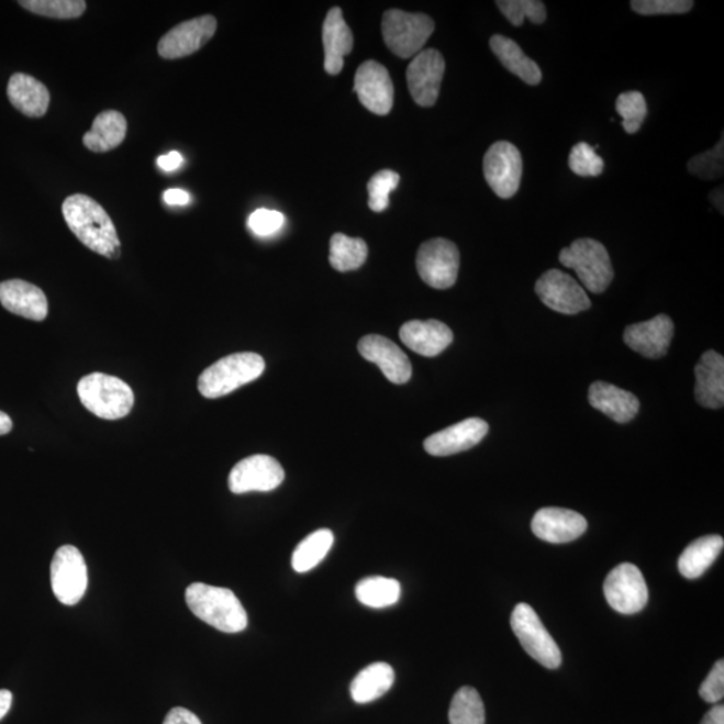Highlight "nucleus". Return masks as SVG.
Returning <instances> with one entry per match:
<instances>
[{
	"mask_svg": "<svg viewBox=\"0 0 724 724\" xmlns=\"http://www.w3.org/2000/svg\"><path fill=\"white\" fill-rule=\"evenodd\" d=\"M322 42L325 48V70L327 75L337 76L344 68V58L353 48V34L339 8L327 12L322 27Z\"/></svg>",
	"mask_w": 724,
	"mask_h": 724,
	"instance_id": "b1692460",
	"label": "nucleus"
},
{
	"mask_svg": "<svg viewBox=\"0 0 724 724\" xmlns=\"http://www.w3.org/2000/svg\"><path fill=\"white\" fill-rule=\"evenodd\" d=\"M535 293L547 308L563 314H578L592 307L586 289L569 274L556 269L543 274L535 283Z\"/></svg>",
	"mask_w": 724,
	"mask_h": 724,
	"instance_id": "f8f14e48",
	"label": "nucleus"
},
{
	"mask_svg": "<svg viewBox=\"0 0 724 724\" xmlns=\"http://www.w3.org/2000/svg\"><path fill=\"white\" fill-rule=\"evenodd\" d=\"M399 334L406 348L424 357L441 355L454 339L452 328L436 320L406 322Z\"/></svg>",
	"mask_w": 724,
	"mask_h": 724,
	"instance_id": "4be33fe9",
	"label": "nucleus"
},
{
	"mask_svg": "<svg viewBox=\"0 0 724 724\" xmlns=\"http://www.w3.org/2000/svg\"><path fill=\"white\" fill-rule=\"evenodd\" d=\"M687 169L702 180L721 179L724 172V142L723 136L713 149L692 157Z\"/></svg>",
	"mask_w": 724,
	"mask_h": 724,
	"instance_id": "4c0bfd02",
	"label": "nucleus"
},
{
	"mask_svg": "<svg viewBox=\"0 0 724 724\" xmlns=\"http://www.w3.org/2000/svg\"><path fill=\"white\" fill-rule=\"evenodd\" d=\"M400 582L393 578L368 577L356 586V598L363 605L381 610L397 604L400 599Z\"/></svg>",
	"mask_w": 724,
	"mask_h": 724,
	"instance_id": "7c9ffc66",
	"label": "nucleus"
},
{
	"mask_svg": "<svg viewBox=\"0 0 724 724\" xmlns=\"http://www.w3.org/2000/svg\"><path fill=\"white\" fill-rule=\"evenodd\" d=\"M599 147H590L587 143H578L570 151L569 168L581 178H598L604 172V160L595 154Z\"/></svg>",
	"mask_w": 724,
	"mask_h": 724,
	"instance_id": "58836bf2",
	"label": "nucleus"
},
{
	"mask_svg": "<svg viewBox=\"0 0 724 724\" xmlns=\"http://www.w3.org/2000/svg\"><path fill=\"white\" fill-rule=\"evenodd\" d=\"M358 100L369 112L387 115L392 111L394 88L385 66L370 59L356 71L355 87Z\"/></svg>",
	"mask_w": 724,
	"mask_h": 724,
	"instance_id": "dca6fc26",
	"label": "nucleus"
},
{
	"mask_svg": "<svg viewBox=\"0 0 724 724\" xmlns=\"http://www.w3.org/2000/svg\"><path fill=\"white\" fill-rule=\"evenodd\" d=\"M0 303L23 319L44 321L47 318L48 303L44 291L21 279L0 282Z\"/></svg>",
	"mask_w": 724,
	"mask_h": 724,
	"instance_id": "412c9836",
	"label": "nucleus"
},
{
	"mask_svg": "<svg viewBox=\"0 0 724 724\" xmlns=\"http://www.w3.org/2000/svg\"><path fill=\"white\" fill-rule=\"evenodd\" d=\"M695 399L710 410H720L724 404V358L720 353H703L695 367Z\"/></svg>",
	"mask_w": 724,
	"mask_h": 724,
	"instance_id": "393cba45",
	"label": "nucleus"
},
{
	"mask_svg": "<svg viewBox=\"0 0 724 724\" xmlns=\"http://www.w3.org/2000/svg\"><path fill=\"white\" fill-rule=\"evenodd\" d=\"M701 724H724L723 704H717L704 715Z\"/></svg>",
	"mask_w": 724,
	"mask_h": 724,
	"instance_id": "de8ad7c7",
	"label": "nucleus"
},
{
	"mask_svg": "<svg viewBox=\"0 0 724 724\" xmlns=\"http://www.w3.org/2000/svg\"><path fill=\"white\" fill-rule=\"evenodd\" d=\"M673 333L672 320L666 314H660L653 320L626 327L624 343L638 355L656 360L667 355Z\"/></svg>",
	"mask_w": 724,
	"mask_h": 724,
	"instance_id": "6ab92c4d",
	"label": "nucleus"
},
{
	"mask_svg": "<svg viewBox=\"0 0 724 724\" xmlns=\"http://www.w3.org/2000/svg\"><path fill=\"white\" fill-rule=\"evenodd\" d=\"M489 424L479 417L466 419L464 422L436 432L424 441V449L432 456H449L467 452L484 439Z\"/></svg>",
	"mask_w": 724,
	"mask_h": 724,
	"instance_id": "aec40b11",
	"label": "nucleus"
},
{
	"mask_svg": "<svg viewBox=\"0 0 724 724\" xmlns=\"http://www.w3.org/2000/svg\"><path fill=\"white\" fill-rule=\"evenodd\" d=\"M589 403L595 410L620 424L630 423L641 410V401L634 393L610 385V382L595 381L589 388Z\"/></svg>",
	"mask_w": 724,
	"mask_h": 724,
	"instance_id": "5701e85b",
	"label": "nucleus"
},
{
	"mask_svg": "<svg viewBox=\"0 0 724 724\" xmlns=\"http://www.w3.org/2000/svg\"><path fill=\"white\" fill-rule=\"evenodd\" d=\"M703 701L708 703H717L721 702L724 697V661L720 660L715 662L713 669L709 673V677L705 678L699 690Z\"/></svg>",
	"mask_w": 724,
	"mask_h": 724,
	"instance_id": "37998d69",
	"label": "nucleus"
},
{
	"mask_svg": "<svg viewBox=\"0 0 724 724\" xmlns=\"http://www.w3.org/2000/svg\"><path fill=\"white\" fill-rule=\"evenodd\" d=\"M53 593L64 605H76L88 589V566L76 546L59 547L51 568Z\"/></svg>",
	"mask_w": 724,
	"mask_h": 724,
	"instance_id": "1a4fd4ad",
	"label": "nucleus"
},
{
	"mask_svg": "<svg viewBox=\"0 0 724 724\" xmlns=\"http://www.w3.org/2000/svg\"><path fill=\"white\" fill-rule=\"evenodd\" d=\"M126 119L118 111L102 112L93 121L91 130L85 133L83 145L96 154L118 148L126 137Z\"/></svg>",
	"mask_w": 724,
	"mask_h": 724,
	"instance_id": "cd10ccee",
	"label": "nucleus"
},
{
	"mask_svg": "<svg viewBox=\"0 0 724 724\" xmlns=\"http://www.w3.org/2000/svg\"><path fill=\"white\" fill-rule=\"evenodd\" d=\"M490 47L504 68L520 77L523 82L535 87L543 81V71L537 63L528 58L515 41L503 35H492Z\"/></svg>",
	"mask_w": 724,
	"mask_h": 724,
	"instance_id": "bb28decb",
	"label": "nucleus"
},
{
	"mask_svg": "<svg viewBox=\"0 0 724 724\" xmlns=\"http://www.w3.org/2000/svg\"><path fill=\"white\" fill-rule=\"evenodd\" d=\"M588 522L573 510L545 508L535 513L532 531L549 544H568L587 532Z\"/></svg>",
	"mask_w": 724,
	"mask_h": 724,
	"instance_id": "a211bd4d",
	"label": "nucleus"
},
{
	"mask_svg": "<svg viewBox=\"0 0 724 724\" xmlns=\"http://www.w3.org/2000/svg\"><path fill=\"white\" fill-rule=\"evenodd\" d=\"M709 199L715 205V209L723 214V187L716 188L715 191L711 192Z\"/></svg>",
	"mask_w": 724,
	"mask_h": 724,
	"instance_id": "8fccbe9b",
	"label": "nucleus"
},
{
	"mask_svg": "<svg viewBox=\"0 0 724 724\" xmlns=\"http://www.w3.org/2000/svg\"><path fill=\"white\" fill-rule=\"evenodd\" d=\"M285 479V471L277 459L269 455H253L243 459L230 472L229 487L234 494L276 490Z\"/></svg>",
	"mask_w": 724,
	"mask_h": 724,
	"instance_id": "4468645a",
	"label": "nucleus"
},
{
	"mask_svg": "<svg viewBox=\"0 0 724 724\" xmlns=\"http://www.w3.org/2000/svg\"><path fill=\"white\" fill-rule=\"evenodd\" d=\"M11 430H12V420L10 419L8 413L0 411V436L8 435Z\"/></svg>",
	"mask_w": 724,
	"mask_h": 724,
	"instance_id": "3c124183",
	"label": "nucleus"
},
{
	"mask_svg": "<svg viewBox=\"0 0 724 724\" xmlns=\"http://www.w3.org/2000/svg\"><path fill=\"white\" fill-rule=\"evenodd\" d=\"M604 594L614 611L634 614L644 610L648 602V588L637 566H616L604 582Z\"/></svg>",
	"mask_w": 724,
	"mask_h": 724,
	"instance_id": "9b49d317",
	"label": "nucleus"
},
{
	"mask_svg": "<svg viewBox=\"0 0 724 724\" xmlns=\"http://www.w3.org/2000/svg\"><path fill=\"white\" fill-rule=\"evenodd\" d=\"M12 704V693L9 690H0V721L8 715Z\"/></svg>",
	"mask_w": 724,
	"mask_h": 724,
	"instance_id": "09e8293b",
	"label": "nucleus"
},
{
	"mask_svg": "<svg viewBox=\"0 0 724 724\" xmlns=\"http://www.w3.org/2000/svg\"><path fill=\"white\" fill-rule=\"evenodd\" d=\"M20 4L34 14L56 20L80 18L87 10V2L83 0H21Z\"/></svg>",
	"mask_w": 724,
	"mask_h": 724,
	"instance_id": "c9c22d12",
	"label": "nucleus"
},
{
	"mask_svg": "<svg viewBox=\"0 0 724 724\" xmlns=\"http://www.w3.org/2000/svg\"><path fill=\"white\" fill-rule=\"evenodd\" d=\"M264 357L257 353H235L221 358L199 377V392L207 399H218L257 380L265 372Z\"/></svg>",
	"mask_w": 724,
	"mask_h": 724,
	"instance_id": "7ed1b4c3",
	"label": "nucleus"
},
{
	"mask_svg": "<svg viewBox=\"0 0 724 724\" xmlns=\"http://www.w3.org/2000/svg\"><path fill=\"white\" fill-rule=\"evenodd\" d=\"M616 112L623 119V127L628 135H635L647 118L648 108L641 91H625L617 97Z\"/></svg>",
	"mask_w": 724,
	"mask_h": 724,
	"instance_id": "f704fd0d",
	"label": "nucleus"
},
{
	"mask_svg": "<svg viewBox=\"0 0 724 724\" xmlns=\"http://www.w3.org/2000/svg\"><path fill=\"white\" fill-rule=\"evenodd\" d=\"M368 258V246L360 238H350L344 234H334L331 240L328 261L333 269L341 272L360 269Z\"/></svg>",
	"mask_w": 724,
	"mask_h": 724,
	"instance_id": "473e14b6",
	"label": "nucleus"
},
{
	"mask_svg": "<svg viewBox=\"0 0 724 724\" xmlns=\"http://www.w3.org/2000/svg\"><path fill=\"white\" fill-rule=\"evenodd\" d=\"M285 224L281 212L260 209L248 218V227L258 236H270L278 233Z\"/></svg>",
	"mask_w": 724,
	"mask_h": 724,
	"instance_id": "79ce46f5",
	"label": "nucleus"
},
{
	"mask_svg": "<svg viewBox=\"0 0 724 724\" xmlns=\"http://www.w3.org/2000/svg\"><path fill=\"white\" fill-rule=\"evenodd\" d=\"M218 22L212 15L182 22L163 36L157 51L163 58L179 59L191 56L215 35Z\"/></svg>",
	"mask_w": 724,
	"mask_h": 724,
	"instance_id": "2eb2a0df",
	"label": "nucleus"
},
{
	"mask_svg": "<svg viewBox=\"0 0 724 724\" xmlns=\"http://www.w3.org/2000/svg\"><path fill=\"white\" fill-rule=\"evenodd\" d=\"M399 182V174L391 169H382L374 175L368 182L369 209L375 212L386 211L389 207V193L397 190Z\"/></svg>",
	"mask_w": 724,
	"mask_h": 724,
	"instance_id": "ea45409f",
	"label": "nucleus"
},
{
	"mask_svg": "<svg viewBox=\"0 0 724 724\" xmlns=\"http://www.w3.org/2000/svg\"><path fill=\"white\" fill-rule=\"evenodd\" d=\"M190 193L180 190V188H170V190L164 192V202L169 205H186L190 203Z\"/></svg>",
	"mask_w": 724,
	"mask_h": 724,
	"instance_id": "a18cd8bd",
	"label": "nucleus"
},
{
	"mask_svg": "<svg viewBox=\"0 0 724 724\" xmlns=\"http://www.w3.org/2000/svg\"><path fill=\"white\" fill-rule=\"evenodd\" d=\"M157 164H159L161 169L170 172V170L178 169L181 166L182 156L179 152H169L168 155L160 156L159 159H157Z\"/></svg>",
	"mask_w": 724,
	"mask_h": 724,
	"instance_id": "49530a36",
	"label": "nucleus"
},
{
	"mask_svg": "<svg viewBox=\"0 0 724 724\" xmlns=\"http://www.w3.org/2000/svg\"><path fill=\"white\" fill-rule=\"evenodd\" d=\"M446 63L435 48H425L413 57L406 69V82L419 107H434L439 99Z\"/></svg>",
	"mask_w": 724,
	"mask_h": 724,
	"instance_id": "ddd939ff",
	"label": "nucleus"
},
{
	"mask_svg": "<svg viewBox=\"0 0 724 724\" xmlns=\"http://www.w3.org/2000/svg\"><path fill=\"white\" fill-rule=\"evenodd\" d=\"M333 543L334 535L328 528H321V531L308 535L293 553V558H291L293 569L298 573H307V571L314 569L315 566L324 561L327 553L332 549Z\"/></svg>",
	"mask_w": 724,
	"mask_h": 724,
	"instance_id": "2f4dec72",
	"label": "nucleus"
},
{
	"mask_svg": "<svg viewBox=\"0 0 724 724\" xmlns=\"http://www.w3.org/2000/svg\"><path fill=\"white\" fill-rule=\"evenodd\" d=\"M381 29L389 51L394 56L408 59L423 51L430 36L435 32V22L425 14L388 10L382 16Z\"/></svg>",
	"mask_w": 724,
	"mask_h": 724,
	"instance_id": "423d86ee",
	"label": "nucleus"
},
{
	"mask_svg": "<svg viewBox=\"0 0 724 724\" xmlns=\"http://www.w3.org/2000/svg\"><path fill=\"white\" fill-rule=\"evenodd\" d=\"M8 96L11 105L27 118H42L51 105V93L45 85L23 73L10 78Z\"/></svg>",
	"mask_w": 724,
	"mask_h": 724,
	"instance_id": "a878e982",
	"label": "nucleus"
},
{
	"mask_svg": "<svg viewBox=\"0 0 724 724\" xmlns=\"http://www.w3.org/2000/svg\"><path fill=\"white\" fill-rule=\"evenodd\" d=\"M63 212L73 234L85 246L109 259H119L121 245L113 221L100 203L87 194H71L65 200Z\"/></svg>",
	"mask_w": 724,
	"mask_h": 724,
	"instance_id": "f257e3e1",
	"label": "nucleus"
},
{
	"mask_svg": "<svg viewBox=\"0 0 724 724\" xmlns=\"http://www.w3.org/2000/svg\"><path fill=\"white\" fill-rule=\"evenodd\" d=\"M724 546L721 535H704L686 547L679 558L680 575L695 580L708 571L711 565L720 557Z\"/></svg>",
	"mask_w": 724,
	"mask_h": 724,
	"instance_id": "c85d7f7f",
	"label": "nucleus"
},
{
	"mask_svg": "<svg viewBox=\"0 0 724 724\" xmlns=\"http://www.w3.org/2000/svg\"><path fill=\"white\" fill-rule=\"evenodd\" d=\"M186 601L194 616L224 634L247 628V613L233 590L194 582L186 590Z\"/></svg>",
	"mask_w": 724,
	"mask_h": 724,
	"instance_id": "f03ea898",
	"label": "nucleus"
},
{
	"mask_svg": "<svg viewBox=\"0 0 724 724\" xmlns=\"http://www.w3.org/2000/svg\"><path fill=\"white\" fill-rule=\"evenodd\" d=\"M163 724H202L192 711L185 708H175L169 711Z\"/></svg>",
	"mask_w": 724,
	"mask_h": 724,
	"instance_id": "c03bdc74",
	"label": "nucleus"
},
{
	"mask_svg": "<svg viewBox=\"0 0 724 724\" xmlns=\"http://www.w3.org/2000/svg\"><path fill=\"white\" fill-rule=\"evenodd\" d=\"M692 0H634L631 8L645 16L686 14L693 8Z\"/></svg>",
	"mask_w": 724,
	"mask_h": 724,
	"instance_id": "a19ab883",
	"label": "nucleus"
},
{
	"mask_svg": "<svg viewBox=\"0 0 724 724\" xmlns=\"http://www.w3.org/2000/svg\"><path fill=\"white\" fill-rule=\"evenodd\" d=\"M394 683L393 668L387 662H374L357 677L350 684V695L353 701L358 704H367L386 695L392 689Z\"/></svg>",
	"mask_w": 724,
	"mask_h": 724,
	"instance_id": "c756f323",
	"label": "nucleus"
},
{
	"mask_svg": "<svg viewBox=\"0 0 724 724\" xmlns=\"http://www.w3.org/2000/svg\"><path fill=\"white\" fill-rule=\"evenodd\" d=\"M497 5L515 27L522 26L526 18L534 24L546 21V8L541 0H498Z\"/></svg>",
	"mask_w": 724,
	"mask_h": 724,
	"instance_id": "e433bc0d",
	"label": "nucleus"
},
{
	"mask_svg": "<svg viewBox=\"0 0 724 724\" xmlns=\"http://www.w3.org/2000/svg\"><path fill=\"white\" fill-rule=\"evenodd\" d=\"M460 254L452 241L436 238L424 242L416 257L419 276L431 288L446 290L458 279Z\"/></svg>",
	"mask_w": 724,
	"mask_h": 724,
	"instance_id": "6e6552de",
	"label": "nucleus"
},
{
	"mask_svg": "<svg viewBox=\"0 0 724 724\" xmlns=\"http://www.w3.org/2000/svg\"><path fill=\"white\" fill-rule=\"evenodd\" d=\"M448 717L452 724H484V704L479 692L472 687H461L455 693Z\"/></svg>",
	"mask_w": 724,
	"mask_h": 724,
	"instance_id": "72a5a7b5",
	"label": "nucleus"
},
{
	"mask_svg": "<svg viewBox=\"0 0 724 724\" xmlns=\"http://www.w3.org/2000/svg\"><path fill=\"white\" fill-rule=\"evenodd\" d=\"M559 261L576 271L583 288L590 293H604L613 281L614 271L610 254L598 241L589 238L575 241L559 253Z\"/></svg>",
	"mask_w": 724,
	"mask_h": 724,
	"instance_id": "39448f33",
	"label": "nucleus"
},
{
	"mask_svg": "<svg viewBox=\"0 0 724 724\" xmlns=\"http://www.w3.org/2000/svg\"><path fill=\"white\" fill-rule=\"evenodd\" d=\"M510 623L523 649L534 660L549 669L561 666V650L531 605L525 602L516 605L511 614Z\"/></svg>",
	"mask_w": 724,
	"mask_h": 724,
	"instance_id": "0eeeda50",
	"label": "nucleus"
},
{
	"mask_svg": "<svg viewBox=\"0 0 724 724\" xmlns=\"http://www.w3.org/2000/svg\"><path fill=\"white\" fill-rule=\"evenodd\" d=\"M78 398L93 415L105 420L123 419L135 405L132 388L118 377L91 374L78 382Z\"/></svg>",
	"mask_w": 724,
	"mask_h": 724,
	"instance_id": "20e7f679",
	"label": "nucleus"
},
{
	"mask_svg": "<svg viewBox=\"0 0 724 724\" xmlns=\"http://www.w3.org/2000/svg\"><path fill=\"white\" fill-rule=\"evenodd\" d=\"M483 172L487 185L497 197L513 198L520 190L523 172L520 149L509 142L492 144L484 155Z\"/></svg>",
	"mask_w": 724,
	"mask_h": 724,
	"instance_id": "9d476101",
	"label": "nucleus"
},
{
	"mask_svg": "<svg viewBox=\"0 0 724 724\" xmlns=\"http://www.w3.org/2000/svg\"><path fill=\"white\" fill-rule=\"evenodd\" d=\"M358 352L369 363L381 369L382 375L393 385H405L411 380L412 365L405 353L393 341L370 334L358 343Z\"/></svg>",
	"mask_w": 724,
	"mask_h": 724,
	"instance_id": "f3484780",
	"label": "nucleus"
}]
</instances>
